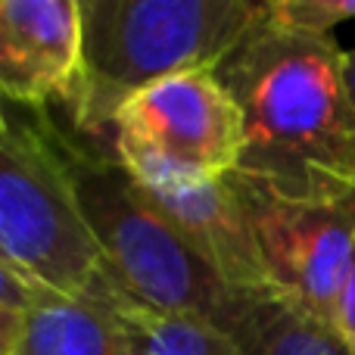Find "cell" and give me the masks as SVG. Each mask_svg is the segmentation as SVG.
<instances>
[{
	"label": "cell",
	"instance_id": "cell-1",
	"mask_svg": "<svg viewBox=\"0 0 355 355\" xmlns=\"http://www.w3.org/2000/svg\"><path fill=\"white\" fill-rule=\"evenodd\" d=\"M243 119L234 172L284 196L355 190V100L346 50L265 16L215 69Z\"/></svg>",
	"mask_w": 355,
	"mask_h": 355
},
{
	"label": "cell",
	"instance_id": "cell-2",
	"mask_svg": "<svg viewBox=\"0 0 355 355\" xmlns=\"http://www.w3.org/2000/svg\"><path fill=\"white\" fill-rule=\"evenodd\" d=\"M81 62L66 106L87 141L110 137L119 110L175 75L218 69L268 0H78Z\"/></svg>",
	"mask_w": 355,
	"mask_h": 355
},
{
	"label": "cell",
	"instance_id": "cell-3",
	"mask_svg": "<svg viewBox=\"0 0 355 355\" xmlns=\"http://www.w3.org/2000/svg\"><path fill=\"white\" fill-rule=\"evenodd\" d=\"M44 137L60 156L78 212L103 256L106 275L156 312L196 315L227 331L243 293L231 290L168 225L153 196L131 178L116 153L97 150L78 131H62L37 112Z\"/></svg>",
	"mask_w": 355,
	"mask_h": 355
},
{
	"label": "cell",
	"instance_id": "cell-4",
	"mask_svg": "<svg viewBox=\"0 0 355 355\" xmlns=\"http://www.w3.org/2000/svg\"><path fill=\"white\" fill-rule=\"evenodd\" d=\"M0 262L47 296H91L103 256L78 212L60 156L31 119L0 128Z\"/></svg>",
	"mask_w": 355,
	"mask_h": 355
},
{
	"label": "cell",
	"instance_id": "cell-5",
	"mask_svg": "<svg viewBox=\"0 0 355 355\" xmlns=\"http://www.w3.org/2000/svg\"><path fill=\"white\" fill-rule=\"evenodd\" d=\"M116 159L144 187L225 178L243 156V119L215 69L175 75L119 110Z\"/></svg>",
	"mask_w": 355,
	"mask_h": 355
},
{
	"label": "cell",
	"instance_id": "cell-6",
	"mask_svg": "<svg viewBox=\"0 0 355 355\" xmlns=\"http://www.w3.org/2000/svg\"><path fill=\"white\" fill-rule=\"evenodd\" d=\"M227 178L250 215L268 287L337 327L355 250V190L343 196H284L240 172Z\"/></svg>",
	"mask_w": 355,
	"mask_h": 355
},
{
	"label": "cell",
	"instance_id": "cell-7",
	"mask_svg": "<svg viewBox=\"0 0 355 355\" xmlns=\"http://www.w3.org/2000/svg\"><path fill=\"white\" fill-rule=\"evenodd\" d=\"M81 62L78 0H0V100L66 103Z\"/></svg>",
	"mask_w": 355,
	"mask_h": 355
},
{
	"label": "cell",
	"instance_id": "cell-8",
	"mask_svg": "<svg viewBox=\"0 0 355 355\" xmlns=\"http://www.w3.org/2000/svg\"><path fill=\"white\" fill-rule=\"evenodd\" d=\"M144 187V184H141ZM181 240L237 293L271 290L256 250L246 206L231 178L144 187Z\"/></svg>",
	"mask_w": 355,
	"mask_h": 355
},
{
	"label": "cell",
	"instance_id": "cell-9",
	"mask_svg": "<svg viewBox=\"0 0 355 355\" xmlns=\"http://www.w3.org/2000/svg\"><path fill=\"white\" fill-rule=\"evenodd\" d=\"M91 300L110 309L125 355H246L227 331L196 315L156 312L128 296L110 275L94 287Z\"/></svg>",
	"mask_w": 355,
	"mask_h": 355
},
{
	"label": "cell",
	"instance_id": "cell-10",
	"mask_svg": "<svg viewBox=\"0 0 355 355\" xmlns=\"http://www.w3.org/2000/svg\"><path fill=\"white\" fill-rule=\"evenodd\" d=\"M227 334L246 355H355L337 327L275 290L243 293Z\"/></svg>",
	"mask_w": 355,
	"mask_h": 355
},
{
	"label": "cell",
	"instance_id": "cell-11",
	"mask_svg": "<svg viewBox=\"0 0 355 355\" xmlns=\"http://www.w3.org/2000/svg\"><path fill=\"white\" fill-rule=\"evenodd\" d=\"M16 355H125L110 309L100 300L47 296L28 315Z\"/></svg>",
	"mask_w": 355,
	"mask_h": 355
},
{
	"label": "cell",
	"instance_id": "cell-12",
	"mask_svg": "<svg viewBox=\"0 0 355 355\" xmlns=\"http://www.w3.org/2000/svg\"><path fill=\"white\" fill-rule=\"evenodd\" d=\"M268 16L302 35L334 37L337 25L355 19V0H268Z\"/></svg>",
	"mask_w": 355,
	"mask_h": 355
},
{
	"label": "cell",
	"instance_id": "cell-13",
	"mask_svg": "<svg viewBox=\"0 0 355 355\" xmlns=\"http://www.w3.org/2000/svg\"><path fill=\"white\" fill-rule=\"evenodd\" d=\"M41 300H47V293L35 290L31 284H25L19 275H12L3 262H0V309H12V312H25L37 306Z\"/></svg>",
	"mask_w": 355,
	"mask_h": 355
},
{
	"label": "cell",
	"instance_id": "cell-14",
	"mask_svg": "<svg viewBox=\"0 0 355 355\" xmlns=\"http://www.w3.org/2000/svg\"><path fill=\"white\" fill-rule=\"evenodd\" d=\"M337 331L349 340V346L355 349V250L349 259V271H346V284L340 293V306H337Z\"/></svg>",
	"mask_w": 355,
	"mask_h": 355
},
{
	"label": "cell",
	"instance_id": "cell-15",
	"mask_svg": "<svg viewBox=\"0 0 355 355\" xmlns=\"http://www.w3.org/2000/svg\"><path fill=\"white\" fill-rule=\"evenodd\" d=\"M25 331V312L0 309V355H16Z\"/></svg>",
	"mask_w": 355,
	"mask_h": 355
},
{
	"label": "cell",
	"instance_id": "cell-16",
	"mask_svg": "<svg viewBox=\"0 0 355 355\" xmlns=\"http://www.w3.org/2000/svg\"><path fill=\"white\" fill-rule=\"evenodd\" d=\"M346 85H349V94L355 100V50H346Z\"/></svg>",
	"mask_w": 355,
	"mask_h": 355
},
{
	"label": "cell",
	"instance_id": "cell-17",
	"mask_svg": "<svg viewBox=\"0 0 355 355\" xmlns=\"http://www.w3.org/2000/svg\"><path fill=\"white\" fill-rule=\"evenodd\" d=\"M10 125V119H6V112H3V106H0V128H6Z\"/></svg>",
	"mask_w": 355,
	"mask_h": 355
}]
</instances>
